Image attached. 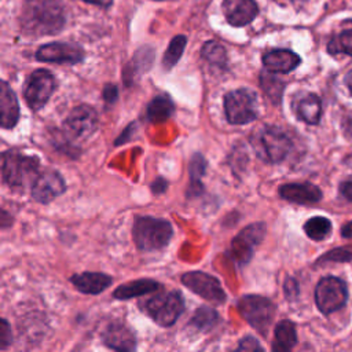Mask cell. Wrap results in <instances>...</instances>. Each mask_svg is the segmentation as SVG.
<instances>
[{
	"label": "cell",
	"instance_id": "ffe728a7",
	"mask_svg": "<svg viewBox=\"0 0 352 352\" xmlns=\"http://www.w3.org/2000/svg\"><path fill=\"white\" fill-rule=\"evenodd\" d=\"M70 282L84 294H99L113 283V278L103 272H81L73 275Z\"/></svg>",
	"mask_w": 352,
	"mask_h": 352
},
{
	"label": "cell",
	"instance_id": "603a6c76",
	"mask_svg": "<svg viewBox=\"0 0 352 352\" xmlns=\"http://www.w3.org/2000/svg\"><path fill=\"white\" fill-rule=\"evenodd\" d=\"M173 111H175V103L170 99V96L166 94H161L154 96L148 103L146 109V118L150 122L158 124L170 118Z\"/></svg>",
	"mask_w": 352,
	"mask_h": 352
},
{
	"label": "cell",
	"instance_id": "74e56055",
	"mask_svg": "<svg viewBox=\"0 0 352 352\" xmlns=\"http://www.w3.org/2000/svg\"><path fill=\"white\" fill-rule=\"evenodd\" d=\"M340 191L342 194L344 198H346L348 201L352 202V182H345L341 184L340 187Z\"/></svg>",
	"mask_w": 352,
	"mask_h": 352
},
{
	"label": "cell",
	"instance_id": "e575fe53",
	"mask_svg": "<svg viewBox=\"0 0 352 352\" xmlns=\"http://www.w3.org/2000/svg\"><path fill=\"white\" fill-rule=\"evenodd\" d=\"M103 99L106 103H114L118 98V88L114 85V84H106L104 88H103Z\"/></svg>",
	"mask_w": 352,
	"mask_h": 352
},
{
	"label": "cell",
	"instance_id": "ba28073f",
	"mask_svg": "<svg viewBox=\"0 0 352 352\" xmlns=\"http://www.w3.org/2000/svg\"><path fill=\"white\" fill-rule=\"evenodd\" d=\"M98 114L92 106L80 104L74 107L63 121V132L69 140L81 142L98 129Z\"/></svg>",
	"mask_w": 352,
	"mask_h": 352
},
{
	"label": "cell",
	"instance_id": "b9f144b4",
	"mask_svg": "<svg viewBox=\"0 0 352 352\" xmlns=\"http://www.w3.org/2000/svg\"><path fill=\"white\" fill-rule=\"evenodd\" d=\"M346 131L352 135V118L348 120V122H346Z\"/></svg>",
	"mask_w": 352,
	"mask_h": 352
},
{
	"label": "cell",
	"instance_id": "f1b7e54d",
	"mask_svg": "<svg viewBox=\"0 0 352 352\" xmlns=\"http://www.w3.org/2000/svg\"><path fill=\"white\" fill-rule=\"evenodd\" d=\"M304 231L307 236L314 241H323L331 232V223L329 219L322 216L311 217L304 224Z\"/></svg>",
	"mask_w": 352,
	"mask_h": 352
},
{
	"label": "cell",
	"instance_id": "7402d4cb",
	"mask_svg": "<svg viewBox=\"0 0 352 352\" xmlns=\"http://www.w3.org/2000/svg\"><path fill=\"white\" fill-rule=\"evenodd\" d=\"M206 172V160L199 154L195 153L188 164V175H190V182L187 186L186 195L188 198H194L202 194L204 191V183H202V176Z\"/></svg>",
	"mask_w": 352,
	"mask_h": 352
},
{
	"label": "cell",
	"instance_id": "7c38bea8",
	"mask_svg": "<svg viewBox=\"0 0 352 352\" xmlns=\"http://www.w3.org/2000/svg\"><path fill=\"white\" fill-rule=\"evenodd\" d=\"M315 301L319 311L324 315L340 309L346 301L345 283L334 276L320 279L315 289Z\"/></svg>",
	"mask_w": 352,
	"mask_h": 352
},
{
	"label": "cell",
	"instance_id": "277c9868",
	"mask_svg": "<svg viewBox=\"0 0 352 352\" xmlns=\"http://www.w3.org/2000/svg\"><path fill=\"white\" fill-rule=\"evenodd\" d=\"M252 146L260 160L268 164H278L290 153L292 140L282 129L265 125L252 135Z\"/></svg>",
	"mask_w": 352,
	"mask_h": 352
},
{
	"label": "cell",
	"instance_id": "1f68e13d",
	"mask_svg": "<svg viewBox=\"0 0 352 352\" xmlns=\"http://www.w3.org/2000/svg\"><path fill=\"white\" fill-rule=\"evenodd\" d=\"M351 260H352V250L340 248L326 253L323 257L319 258V263L320 261H351Z\"/></svg>",
	"mask_w": 352,
	"mask_h": 352
},
{
	"label": "cell",
	"instance_id": "484cf974",
	"mask_svg": "<svg viewBox=\"0 0 352 352\" xmlns=\"http://www.w3.org/2000/svg\"><path fill=\"white\" fill-rule=\"evenodd\" d=\"M275 73L271 72H263L260 74V87L264 92V95L272 102V103H279L283 95L285 89V82L274 76Z\"/></svg>",
	"mask_w": 352,
	"mask_h": 352
},
{
	"label": "cell",
	"instance_id": "9a60e30c",
	"mask_svg": "<svg viewBox=\"0 0 352 352\" xmlns=\"http://www.w3.org/2000/svg\"><path fill=\"white\" fill-rule=\"evenodd\" d=\"M223 14L232 26H245L250 23L258 14L256 0H223Z\"/></svg>",
	"mask_w": 352,
	"mask_h": 352
},
{
	"label": "cell",
	"instance_id": "e0dca14e",
	"mask_svg": "<svg viewBox=\"0 0 352 352\" xmlns=\"http://www.w3.org/2000/svg\"><path fill=\"white\" fill-rule=\"evenodd\" d=\"M279 195L286 201L307 205L319 202L322 191L311 183H287L279 187Z\"/></svg>",
	"mask_w": 352,
	"mask_h": 352
},
{
	"label": "cell",
	"instance_id": "d590c367",
	"mask_svg": "<svg viewBox=\"0 0 352 352\" xmlns=\"http://www.w3.org/2000/svg\"><path fill=\"white\" fill-rule=\"evenodd\" d=\"M285 294L287 298H294L298 294V285L293 278H287L285 280Z\"/></svg>",
	"mask_w": 352,
	"mask_h": 352
},
{
	"label": "cell",
	"instance_id": "d6a6232c",
	"mask_svg": "<svg viewBox=\"0 0 352 352\" xmlns=\"http://www.w3.org/2000/svg\"><path fill=\"white\" fill-rule=\"evenodd\" d=\"M12 340L10 324L6 319H0V348L6 349Z\"/></svg>",
	"mask_w": 352,
	"mask_h": 352
},
{
	"label": "cell",
	"instance_id": "836d02e7",
	"mask_svg": "<svg viewBox=\"0 0 352 352\" xmlns=\"http://www.w3.org/2000/svg\"><path fill=\"white\" fill-rule=\"evenodd\" d=\"M236 351H263V346L258 344V341L250 336H246L239 341V345Z\"/></svg>",
	"mask_w": 352,
	"mask_h": 352
},
{
	"label": "cell",
	"instance_id": "cb8c5ba5",
	"mask_svg": "<svg viewBox=\"0 0 352 352\" xmlns=\"http://www.w3.org/2000/svg\"><path fill=\"white\" fill-rule=\"evenodd\" d=\"M296 113L300 120L307 124H318L322 114L320 99L315 94L304 95L296 107Z\"/></svg>",
	"mask_w": 352,
	"mask_h": 352
},
{
	"label": "cell",
	"instance_id": "f546056e",
	"mask_svg": "<svg viewBox=\"0 0 352 352\" xmlns=\"http://www.w3.org/2000/svg\"><path fill=\"white\" fill-rule=\"evenodd\" d=\"M186 44H187V38H186V36H183V34L175 36V37L170 40V43H169V45H168L165 54H164V58H162V66H164V69L170 70V69L179 62L180 56L183 55V51H184Z\"/></svg>",
	"mask_w": 352,
	"mask_h": 352
},
{
	"label": "cell",
	"instance_id": "7a4b0ae2",
	"mask_svg": "<svg viewBox=\"0 0 352 352\" xmlns=\"http://www.w3.org/2000/svg\"><path fill=\"white\" fill-rule=\"evenodd\" d=\"M173 235L172 224L165 219L136 216L132 226V238L139 250L154 252L164 249Z\"/></svg>",
	"mask_w": 352,
	"mask_h": 352
},
{
	"label": "cell",
	"instance_id": "2e32d148",
	"mask_svg": "<svg viewBox=\"0 0 352 352\" xmlns=\"http://www.w3.org/2000/svg\"><path fill=\"white\" fill-rule=\"evenodd\" d=\"M100 338L106 346L114 351L131 352L136 349V338L133 331L120 322H113L107 324Z\"/></svg>",
	"mask_w": 352,
	"mask_h": 352
},
{
	"label": "cell",
	"instance_id": "8fae6325",
	"mask_svg": "<svg viewBox=\"0 0 352 352\" xmlns=\"http://www.w3.org/2000/svg\"><path fill=\"white\" fill-rule=\"evenodd\" d=\"M265 224L263 221L252 223L242 228V231L231 241L230 254L238 264H246L250 261L256 246L260 245L265 235Z\"/></svg>",
	"mask_w": 352,
	"mask_h": 352
},
{
	"label": "cell",
	"instance_id": "8d00e7d4",
	"mask_svg": "<svg viewBox=\"0 0 352 352\" xmlns=\"http://www.w3.org/2000/svg\"><path fill=\"white\" fill-rule=\"evenodd\" d=\"M168 187V182L164 179V177H157L154 180V183L151 184V191L155 194V195H160L162 194Z\"/></svg>",
	"mask_w": 352,
	"mask_h": 352
},
{
	"label": "cell",
	"instance_id": "f35d334b",
	"mask_svg": "<svg viewBox=\"0 0 352 352\" xmlns=\"http://www.w3.org/2000/svg\"><path fill=\"white\" fill-rule=\"evenodd\" d=\"M82 1L91 3V4H95V6H99V7H103V8L110 7L111 3H113V0H82Z\"/></svg>",
	"mask_w": 352,
	"mask_h": 352
},
{
	"label": "cell",
	"instance_id": "83f0119b",
	"mask_svg": "<svg viewBox=\"0 0 352 352\" xmlns=\"http://www.w3.org/2000/svg\"><path fill=\"white\" fill-rule=\"evenodd\" d=\"M201 56L212 66L214 67H221L224 69L226 65H227V52H226V48L214 41V40H210V41H206L201 50Z\"/></svg>",
	"mask_w": 352,
	"mask_h": 352
},
{
	"label": "cell",
	"instance_id": "d4e9b609",
	"mask_svg": "<svg viewBox=\"0 0 352 352\" xmlns=\"http://www.w3.org/2000/svg\"><path fill=\"white\" fill-rule=\"evenodd\" d=\"M297 344V333L293 322L285 319L275 326V338L272 344L274 351H290Z\"/></svg>",
	"mask_w": 352,
	"mask_h": 352
},
{
	"label": "cell",
	"instance_id": "30bf717a",
	"mask_svg": "<svg viewBox=\"0 0 352 352\" xmlns=\"http://www.w3.org/2000/svg\"><path fill=\"white\" fill-rule=\"evenodd\" d=\"M182 283L212 304H223L227 298L220 280L202 271H188L182 275Z\"/></svg>",
	"mask_w": 352,
	"mask_h": 352
},
{
	"label": "cell",
	"instance_id": "4dcf8cb0",
	"mask_svg": "<svg viewBox=\"0 0 352 352\" xmlns=\"http://www.w3.org/2000/svg\"><path fill=\"white\" fill-rule=\"evenodd\" d=\"M327 51L331 55L346 54L352 56V29L344 30L340 34L334 36L327 44Z\"/></svg>",
	"mask_w": 352,
	"mask_h": 352
},
{
	"label": "cell",
	"instance_id": "3957f363",
	"mask_svg": "<svg viewBox=\"0 0 352 352\" xmlns=\"http://www.w3.org/2000/svg\"><path fill=\"white\" fill-rule=\"evenodd\" d=\"M40 161L34 155L22 154L14 150L1 154L3 182L12 188L32 186L38 176Z\"/></svg>",
	"mask_w": 352,
	"mask_h": 352
},
{
	"label": "cell",
	"instance_id": "ac0fdd59",
	"mask_svg": "<svg viewBox=\"0 0 352 352\" xmlns=\"http://www.w3.org/2000/svg\"><path fill=\"white\" fill-rule=\"evenodd\" d=\"M300 56L290 50H272L263 55V65L271 73H289L300 65Z\"/></svg>",
	"mask_w": 352,
	"mask_h": 352
},
{
	"label": "cell",
	"instance_id": "44dd1931",
	"mask_svg": "<svg viewBox=\"0 0 352 352\" xmlns=\"http://www.w3.org/2000/svg\"><path fill=\"white\" fill-rule=\"evenodd\" d=\"M160 286L161 285L154 279H136L118 286L113 292V297L117 300H128L132 297L154 293L160 289Z\"/></svg>",
	"mask_w": 352,
	"mask_h": 352
},
{
	"label": "cell",
	"instance_id": "60d3db41",
	"mask_svg": "<svg viewBox=\"0 0 352 352\" xmlns=\"http://www.w3.org/2000/svg\"><path fill=\"white\" fill-rule=\"evenodd\" d=\"M345 82H346V87H348V89H349V92L352 94V70L346 74V77H345Z\"/></svg>",
	"mask_w": 352,
	"mask_h": 352
},
{
	"label": "cell",
	"instance_id": "5b68a950",
	"mask_svg": "<svg viewBox=\"0 0 352 352\" xmlns=\"http://www.w3.org/2000/svg\"><path fill=\"white\" fill-rule=\"evenodd\" d=\"M236 308L242 318L261 336H267L275 316V304L267 297L248 294L238 300Z\"/></svg>",
	"mask_w": 352,
	"mask_h": 352
},
{
	"label": "cell",
	"instance_id": "4fadbf2b",
	"mask_svg": "<svg viewBox=\"0 0 352 352\" xmlns=\"http://www.w3.org/2000/svg\"><path fill=\"white\" fill-rule=\"evenodd\" d=\"M36 59L47 63H80L84 59V51L80 45L72 43H48L36 52Z\"/></svg>",
	"mask_w": 352,
	"mask_h": 352
},
{
	"label": "cell",
	"instance_id": "d6986e66",
	"mask_svg": "<svg viewBox=\"0 0 352 352\" xmlns=\"http://www.w3.org/2000/svg\"><path fill=\"white\" fill-rule=\"evenodd\" d=\"M19 120V104L15 92L7 84L1 81L0 88V124L4 129H11Z\"/></svg>",
	"mask_w": 352,
	"mask_h": 352
},
{
	"label": "cell",
	"instance_id": "6da1fadb",
	"mask_svg": "<svg viewBox=\"0 0 352 352\" xmlns=\"http://www.w3.org/2000/svg\"><path fill=\"white\" fill-rule=\"evenodd\" d=\"M62 0H26L19 16L21 29L30 36H47L60 32L65 26Z\"/></svg>",
	"mask_w": 352,
	"mask_h": 352
},
{
	"label": "cell",
	"instance_id": "52a82bcc",
	"mask_svg": "<svg viewBox=\"0 0 352 352\" xmlns=\"http://www.w3.org/2000/svg\"><path fill=\"white\" fill-rule=\"evenodd\" d=\"M224 113L230 124L243 125L257 118V96L248 88L230 91L224 95Z\"/></svg>",
	"mask_w": 352,
	"mask_h": 352
},
{
	"label": "cell",
	"instance_id": "9c48e42d",
	"mask_svg": "<svg viewBox=\"0 0 352 352\" xmlns=\"http://www.w3.org/2000/svg\"><path fill=\"white\" fill-rule=\"evenodd\" d=\"M55 91V77L47 69L34 70L26 82L23 98L32 110H40Z\"/></svg>",
	"mask_w": 352,
	"mask_h": 352
},
{
	"label": "cell",
	"instance_id": "4316f807",
	"mask_svg": "<svg viewBox=\"0 0 352 352\" xmlns=\"http://www.w3.org/2000/svg\"><path fill=\"white\" fill-rule=\"evenodd\" d=\"M219 322L217 312L206 305H201L192 315L188 326L197 331H208Z\"/></svg>",
	"mask_w": 352,
	"mask_h": 352
},
{
	"label": "cell",
	"instance_id": "ab89813d",
	"mask_svg": "<svg viewBox=\"0 0 352 352\" xmlns=\"http://www.w3.org/2000/svg\"><path fill=\"white\" fill-rule=\"evenodd\" d=\"M341 235L344 238H352V221L346 223L342 228H341Z\"/></svg>",
	"mask_w": 352,
	"mask_h": 352
},
{
	"label": "cell",
	"instance_id": "8992f818",
	"mask_svg": "<svg viewBox=\"0 0 352 352\" xmlns=\"http://www.w3.org/2000/svg\"><path fill=\"white\" fill-rule=\"evenodd\" d=\"M144 312L160 326L169 327L184 311V298L180 292L172 290L168 293H161L147 300L143 305Z\"/></svg>",
	"mask_w": 352,
	"mask_h": 352
},
{
	"label": "cell",
	"instance_id": "5bb4252c",
	"mask_svg": "<svg viewBox=\"0 0 352 352\" xmlns=\"http://www.w3.org/2000/svg\"><path fill=\"white\" fill-rule=\"evenodd\" d=\"M66 191L63 177L56 170H45L32 184V197L40 204H48Z\"/></svg>",
	"mask_w": 352,
	"mask_h": 352
}]
</instances>
